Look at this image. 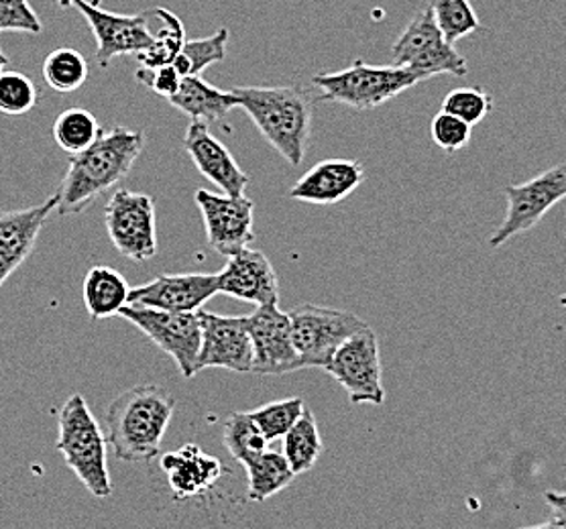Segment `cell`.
Listing matches in <instances>:
<instances>
[{"instance_id": "obj_31", "label": "cell", "mask_w": 566, "mask_h": 529, "mask_svg": "<svg viewBox=\"0 0 566 529\" xmlns=\"http://www.w3.org/2000/svg\"><path fill=\"white\" fill-rule=\"evenodd\" d=\"M428 9L442 35L451 43L481 31V21L469 0H430Z\"/></svg>"}, {"instance_id": "obj_16", "label": "cell", "mask_w": 566, "mask_h": 529, "mask_svg": "<svg viewBox=\"0 0 566 529\" xmlns=\"http://www.w3.org/2000/svg\"><path fill=\"white\" fill-rule=\"evenodd\" d=\"M217 294V273H164L149 284L133 287L129 306L164 311H198Z\"/></svg>"}, {"instance_id": "obj_14", "label": "cell", "mask_w": 566, "mask_h": 529, "mask_svg": "<svg viewBox=\"0 0 566 529\" xmlns=\"http://www.w3.org/2000/svg\"><path fill=\"white\" fill-rule=\"evenodd\" d=\"M196 314L202 332L196 371L227 369L232 373H251L253 349L247 332L245 316H219L207 310Z\"/></svg>"}, {"instance_id": "obj_7", "label": "cell", "mask_w": 566, "mask_h": 529, "mask_svg": "<svg viewBox=\"0 0 566 529\" xmlns=\"http://www.w3.org/2000/svg\"><path fill=\"white\" fill-rule=\"evenodd\" d=\"M324 371L347 391L353 405H384L386 389L381 383L379 342L369 324L348 336L324 364Z\"/></svg>"}, {"instance_id": "obj_8", "label": "cell", "mask_w": 566, "mask_h": 529, "mask_svg": "<svg viewBox=\"0 0 566 529\" xmlns=\"http://www.w3.org/2000/svg\"><path fill=\"white\" fill-rule=\"evenodd\" d=\"M302 369H324L335 350L367 322L357 314L302 304L287 314Z\"/></svg>"}, {"instance_id": "obj_18", "label": "cell", "mask_w": 566, "mask_h": 529, "mask_svg": "<svg viewBox=\"0 0 566 529\" xmlns=\"http://www.w3.org/2000/svg\"><path fill=\"white\" fill-rule=\"evenodd\" d=\"M57 207L55 194L38 207L0 210V287L9 282L31 253L39 234Z\"/></svg>"}, {"instance_id": "obj_10", "label": "cell", "mask_w": 566, "mask_h": 529, "mask_svg": "<svg viewBox=\"0 0 566 529\" xmlns=\"http://www.w3.org/2000/svg\"><path fill=\"white\" fill-rule=\"evenodd\" d=\"M503 194L507 198V212L500 229L490 239L493 248L505 245L517 234L528 233L538 226L551 208L556 207L566 195V169L563 163L544 171L534 180L517 186H505Z\"/></svg>"}, {"instance_id": "obj_34", "label": "cell", "mask_w": 566, "mask_h": 529, "mask_svg": "<svg viewBox=\"0 0 566 529\" xmlns=\"http://www.w3.org/2000/svg\"><path fill=\"white\" fill-rule=\"evenodd\" d=\"M38 104V88L33 80L21 72L0 74V113L27 115Z\"/></svg>"}, {"instance_id": "obj_15", "label": "cell", "mask_w": 566, "mask_h": 529, "mask_svg": "<svg viewBox=\"0 0 566 529\" xmlns=\"http://www.w3.org/2000/svg\"><path fill=\"white\" fill-rule=\"evenodd\" d=\"M247 332L253 349V374H287L300 371L290 316L277 304L258 306L245 316Z\"/></svg>"}, {"instance_id": "obj_12", "label": "cell", "mask_w": 566, "mask_h": 529, "mask_svg": "<svg viewBox=\"0 0 566 529\" xmlns=\"http://www.w3.org/2000/svg\"><path fill=\"white\" fill-rule=\"evenodd\" d=\"M96 40V62L101 67H108L120 55H139L154 45L151 11L139 14H118L104 11L92 0H74Z\"/></svg>"}, {"instance_id": "obj_17", "label": "cell", "mask_w": 566, "mask_h": 529, "mask_svg": "<svg viewBox=\"0 0 566 529\" xmlns=\"http://www.w3.org/2000/svg\"><path fill=\"white\" fill-rule=\"evenodd\" d=\"M227 258L224 269L217 273L219 294L253 306H270L280 301V277L270 258L261 251L247 246Z\"/></svg>"}, {"instance_id": "obj_35", "label": "cell", "mask_w": 566, "mask_h": 529, "mask_svg": "<svg viewBox=\"0 0 566 529\" xmlns=\"http://www.w3.org/2000/svg\"><path fill=\"white\" fill-rule=\"evenodd\" d=\"M471 125L461 118L452 117L449 113L440 110L430 123V137L437 147L447 154L461 151L467 142L471 141Z\"/></svg>"}, {"instance_id": "obj_9", "label": "cell", "mask_w": 566, "mask_h": 529, "mask_svg": "<svg viewBox=\"0 0 566 529\" xmlns=\"http://www.w3.org/2000/svg\"><path fill=\"white\" fill-rule=\"evenodd\" d=\"M123 320L133 324L155 347L169 355L186 379L198 374L196 362L202 342L196 311H164L142 306H125L118 311Z\"/></svg>"}, {"instance_id": "obj_3", "label": "cell", "mask_w": 566, "mask_h": 529, "mask_svg": "<svg viewBox=\"0 0 566 529\" xmlns=\"http://www.w3.org/2000/svg\"><path fill=\"white\" fill-rule=\"evenodd\" d=\"M237 108H243L265 141L292 163L300 166L308 149L312 100L300 86H237Z\"/></svg>"}, {"instance_id": "obj_32", "label": "cell", "mask_w": 566, "mask_h": 529, "mask_svg": "<svg viewBox=\"0 0 566 529\" xmlns=\"http://www.w3.org/2000/svg\"><path fill=\"white\" fill-rule=\"evenodd\" d=\"M304 408H306L304 400L290 398V400L265 403L258 410L249 412V415L255 422L259 432L263 434V438L268 442H275V440H282L290 432V427L296 424L297 417L304 412Z\"/></svg>"}, {"instance_id": "obj_6", "label": "cell", "mask_w": 566, "mask_h": 529, "mask_svg": "<svg viewBox=\"0 0 566 529\" xmlns=\"http://www.w3.org/2000/svg\"><path fill=\"white\" fill-rule=\"evenodd\" d=\"M391 65L416 72L422 80L438 74L463 78L469 74L467 60L454 50V43L442 35L428 7L413 17L394 43Z\"/></svg>"}, {"instance_id": "obj_37", "label": "cell", "mask_w": 566, "mask_h": 529, "mask_svg": "<svg viewBox=\"0 0 566 529\" xmlns=\"http://www.w3.org/2000/svg\"><path fill=\"white\" fill-rule=\"evenodd\" d=\"M135 76H137L142 84L149 86L155 94H159L164 98H171L180 88L181 76L171 64L159 65V67H154V70L142 67Z\"/></svg>"}, {"instance_id": "obj_4", "label": "cell", "mask_w": 566, "mask_h": 529, "mask_svg": "<svg viewBox=\"0 0 566 529\" xmlns=\"http://www.w3.org/2000/svg\"><path fill=\"white\" fill-rule=\"evenodd\" d=\"M55 451L92 497L108 499L113 495L104 430L80 393L70 395L60 410Z\"/></svg>"}, {"instance_id": "obj_40", "label": "cell", "mask_w": 566, "mask_h": 529, "mask_svg": "<svg viewBox=\"0 0 566 529\" xmlns=\"http://www.w3.org/2000/svg\"><path fill=\"white\" fill-rule=\"evenodd\" d=\"M55 2H57V7H60V9H70L74 0H55Z\"/></svg>"}, {"instance_id": "obj_36", "label": "cell", "mask_w": 566, "mask_h": 529, "mask_svg": "<svg viewBox=\"0 0 566 529\" xmlns=\"http://www.w3.org/2000/svg\"><path fill=\"white\" fill-rule=\"evenodd\" d=\"M19 31L39 35L43 25L29 0H0V33Z\"/></svg>"}, {"instance_id": "obj_33", "label": "cell", "mask_w": 566, "mask_h": 529, "mask_svg": "<svg viewBox=\"0 0 566 529\" xmlns=\"http://www.w3.org/2000/svg\"><path fill=\"white\" fill-rule=\"evenodd\" d=\"M493 108L490 94L481 88H454L442 100V110L452 117L461 118L467 125L475 127L483 118L488 117Z\"/></svg>"}, {"instance_id": "obj_24", "label": "cell", "mask_w": 566, "mask_h": 529, "mask_svg": "<svg viewBox=\"0 0 566 529\" xmlns=\"http://www.w3.org/2000/svg\"><path fill=\"white\" fill-rule=\"evenodd\" d=\"M249 487H247V499L251 504H263L273 495L287 489L296 475L287 465L285 456L280 452L265 451L259 454L255 461L245 465Z\"/></svg>"}, {"instance_id": "obj_30", "label": "cell", "mask_w": 566, "mask_h": 529, "mask_svg": "<svg viewBox=\"0 0 566 529\" xmlns=\"http://www.w3.org/2000/svg\"><path fill=\"white\" fill-rule=\"evenodd\" d=\"M155 17L159 29L154 31V45L147 52L139 53L137 60L142 67H159L174 62V57L180 53L181 45L186 43V29L180 19L166 9H155Z\"/></svg>"}, {"instance_id": "obj_5", "label": "cell", "mask_w": 566, "mask_h": 529, "mask_svg": "<svg viewBox=\"0 0 566 529\" xmlns=\"http://www.w3.org/2000/svg\"><path fill=\"white\" fill-rule=\"evenodd\" d=\"M312 82L316 88H321L324 103L345 104L365 113L389 103L401 92L410 91L424 80L406 67H377L363 60H355L347 70L316 74Z\"/></svg>"}, {"instance_id": "obj_19", "label": "cell", "mask_w": 566, "mask_h": 529, "mask_svg": "<svg viewBox=\"0 0 566 529\" xmlns=\"http://www.w3.org/2000/svg\"><path fill=\"white\" fill-rule=\"evenodd\" d=\"M184 149L192 159L196 169L219 186L222 194L243 195L249 186V176L237 163V159L231 156V151L220 142L210 129L207 123L192 120L190 127L186 130L184 137Z\"/></svg>"}, {"instance_id": "obj_1", "label": "cell", "mask_w": 566, "mask_h": 529, "mask_svg": "<svg viewBox=\"0 0 566 529\" xmlns=\"http://www.w3.org/2000/svg\"><path fill=\"white\" fill-rule=\"evenodd\" d=\"M145 147L142 130L115 127L101 130L96 141L77 156H70V168L55 192L60 216H76L96 198L115 188L130 173Z\"/></svg>"}, {"instance_id": "obj_21", "label": "cell", "mask_w": 566, "mask_h": 529, "mask_svg": "<svg viewBox=\"0 0 566 529\" xmlns=\"http://www.w3.org/2000/svg\"><path fill=\"white\" fill-rule=\"evenodd\" d=\"M161 468L168 477L169 489L180 501L207 495L222 475L229 473L217 456L202 451L198 444H184L178 451L166 452L161 456Z\"/></svg>"}, {"instance_id": "obj_11", "label": "cell", "mask_w": 566, "mask_h": 529, "mask_svg": "<svg viewBox=\"0 0 566 529\" xmlns=\"http://www.w3.org/2000/svg\"><path fill=\"white\" fill-rule=\"evenodd\" d=\"M106 233L123 257L145 263L157 255V222L151 195L118 190L104 212Z\"/></svg>"}, {"instance_id": "obj_28", "label": "cell", "mask_w": 566, "mask_h": 529, "mask_svg": "<svg viewBox=\"0 0 566 529\" xmlns=\"http://www.w3.org/2000/svg\"><path fill=\"white\" fill-rule=\"evenodd\" d=\"M101 125L86 108H67L53 123V139L67 156L88 149L101 135Z\"/></svg>"}, {"instance_id": "obj_26", "label": "cell", "mask_w": 566, "mask_h": 529, "mask_svg": "<svg viewBox=\"0 0 566 529\" xmlns=\"http://www.w3.org/2000/svg\"><path fill=\"white\" fill-rule=\"evenodd\" d=\"M227 43H229V29L220 27L219 31L212 33L210 38L186 41L171 65L176 67L181 78L200 76L210 65L224 62Z\"/></svg>"}, {"instance_id": "obj_22", "label": "cell", "mask_w": 566, "mask_h": 529, "mask_svg": "<svg viewBox=\"0 0 566 529\" xmlns=\"http://www.w3.org/2000/svg\"><path fill=\"white\" fill-rule=\"evenodd\" d=\"M168 100L186 117L207 123V125L208 123H222L224 118L229 117L232 108H237L231 92L214 88L200 76L181 78L180 88Z\"/></svg>"}, {"instance_id": "obj_23", "label": "cell", "mask_w": 566, "mask_h": 529, "mask_svg": "<svg viewBox=\"0 0 566 529\" xmlns=\"http://www.w3.org/2000/svg\"><path fill=\"white\" fill-rule=\"evenodd\" d=\"M82 294L91 320L98 322L118 316V311L129 304L130 287L123 273L106 265H96L86 273Z\"/></svg>"}, {"instance_id": "obj_13", "label": "cell", "mask_w": 566, "mask_h": 529, "mask_svg": "<svg viewBox=\"0 0 566 529\" xmlns=\"http://www.w3.org/2000/svg\"><path fill=\"white\" fill-rule=\"evenodd\" d=\"M193 200L205 220L208 246L222 257H231L243 251L255 239V204L245 194H214L208 190H198Z\"/></svg>"}, {"instance_id": "obj_27", "label": "cell", "mask_w": 566, "mask_h": 529, "mask_svg": "<svg viewBox=\"0 0 566 529\" xmlns=\"http://www.w3.org/2000/svg\"><path fill=\"white\" fill-rule=\"evenodd\" d=\"M88 72L86 57L72 47H57L43 62L45 84L60 94L80 91L88 80Z\"/></svg>"}, {"instance_id": "obj_25", "label": "cell", "mask_w": 566, "mask_h": 529, "mask_svg": "<svg viewBox=\"0 0 566 529\" xmlns=\"http://www.w3.org/2000/svg\"><path fill=\"white\" fill-rule=\"evenodd\" d=\"M283 456L294 475L310 473L324 452L316 417L308 405L304 408L296 424L283 436Z\"/></svg>"}, {"instance_id": "obj_2", "label": "cell", "mask_w": 566, "mask_h": 529, "mask_svg": "<svg viewBox=\"0 0 566 529\" xmlns=\"http://www.w3.org/2000/svg\"><path fill=\"white\" fill-rule=\"evenodd\" d=\"M176 412L168 389L143 383L123 391L104 413V438L123 463H149L159 456L164 436Z\"/></svg>"}, {"instance_id": "obj_39", "label": "cell", "mask_w": 566, "mask_h": 529, "mask_svg": "<svg viewBox=\"0 0 566 529\" xmlns=\"http://www.w3.org/2000/svg\"><path fill=\"white\" fill-rule=\"evenodd\" d=\"M7 65H9V57H7V55L2 53V50H0V74L4 72V67H7Z\"/></svg>"}, {"instance_id": "obj_20", "label": "cell", "mask_w": 566, "mask_h": 529, "mask_svg": "<svg viewBox=\"0 0 566 529\" xmlns=\"http://www.w3.org/2000/svg\"><path fill=\"white\" fill-rule=\"evenodd\" d=\"M365 181V168L355 159H326L316 163L292 186L290 198L314 204L331 207L347 200Z\"/></svg>"}, {"instance_id": "obj_29", "label": "cell", "mask_w": 566, "mask_h": 529, "mask_svg": "<svg viewBox=\"0 0 566 529\" xmlns=\"http://www.w3.org/2000/svg\"><path fill=\"white\" fill-rule=\"evenodd\" d=\"M222 444L237 463L245 466L268 451V440L259 432L249 412H234L222 427Z\"/></svg>"}, {"instance_id": "obj_38", "label": "cell", "mask_w": 566, "mask_h": 529, "mask_svg": "<svg viewBox=\"0 0 566 529\" xmlns=\"http://www.w3.org/2000/svg\"><path fill=\"white\" fill-rule=\"evenodd\" d=\"M526 529H565V511H556L551 521H546V523H542V526H536V528Z\"/></svg>"}]
</instances>
